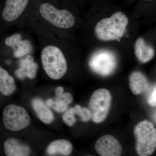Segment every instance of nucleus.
I'll return each instance as SVG.
<instances>
[{"mask_svg":"<svg viewBox=\"0 0 156 156\" xmlns=\"http://www.w3.org/2000/svg\"><path fill=\"white\" fill-rule=\"evenodd\" d=\"M73 96L69 92L62 93L56 95L55 99H53L52 107L54 110L58 112H63L68 109V105L72 102Z\"/></svg>","mask_w":156,"mask_h":156,"instance_id":"obj_17","label":"nucleus"},{"mask_svg":"<svg viewBox=\"0 0 156 156\" xmlns=\"http://www.w3.org/2000/svg\"><path fill=\"white\" fill-rule=\"evenodd\" d=\"M75 115L74 108H71L67 109L62 116L63 122L70 127L73 126L76 122V119L75 117Z\"/></svg>","mask_w":156,"mask_h":156,"instance_id":"obj_19","label":"nucleus"},{"mask_svg":"<svg viewBox=\"0 0 156 156\" xmlns=\"http://www.w3.org/2000/svg\"><path fill=\"white\" fill-rule=\"evenodd\" d=\"M89 64L94 72L107 76L115 71L117 66V58L115 54L109 50H98L92 54Z\"/></svg>","mask_w":156,"mask_h":156,"instance_id":"obj_7","label":"nucleus"},{"mask_svg":"<svg viewBox=\"0 0 156 156\" xmlns=\"http://www.w3.org/2000/svg\"><path fill=\"white\" fill-rule=\"evenodd\" d=\"M30 23L37 24L61 37L75 27L76 18L69 10L59 9L53 3L44 2L34 6L23 27Z\"/></svg>","mask_w":156,"mask_h":156,"instance_id":"obj_1","label":"nucleus"},{"mask_svg":"<svg viewBox=\"0 0 156 156\" xmlns=\"http://www.w3.org/2000/svg\"><path fill=\"white\" fill-rule=\"evenodd\" d=\"M148 103L152 107H155L156 105V86L154 87L152 92L148 99Z\"/></svg>","mask_w":156,"mask_h":156,"instance_id":"obj_20","label":"nucleus"},{"mask_svg":"<svg viewBox=\"0 0 156 156\" xmlns=\"http://www.w3.org/2000/svg\"><path fill=\"white\" fill-rule=\"evenodd\" d=\"M95 148L98 153L102 156H119L122 152V146L116 138L109 134L98 140Z\"/></svg>","mask_w":156,"mask_h":156,"instance_id":"obj_9","label":"nucleus"},{"mask_svg":"<svg viewBox=\"0 0 156 156\" xmlns=\"http://www.w3.org/2000/svg\"><path fill=\"white\" fill-rule=\"evenodd\" d=\"M129 86L132 93L138 95L145 92L149 87L147 78L140 72H134L129 77Z\"/></svg>","mask_w":156,"mask_h":156,"instance_id":"obj_16","label":"nucleus"},{"mask_svg":"<svg viewBox=\"0 0 156 156\" xmlns=\"http://www.w3.org/2000/svg\"><path fill=\"white\" fill-rule=\"evenodd\" d=\"M73 108L75 114L77 115L83 122H88L91 119L92 115L89 108H82L80 105H76Z\"/></svg>","mask_w":156,"mask_h":156,"instance_id":"obj_18","label":"nucleus"},{"mask_svg":"<svg viewBox=\"0 0 156 156\" xmlns=\"http://www.w3.org/2000/svg\"><path fill=\"white\" fill-rule=\"evenodd\" d=\"M63 92H64V89L62 87H56V89H55L56 95H60Z\"/></svg>","mask_w":156,"mask_h":156,"instance_id":"obj_21","label":"nucleus"},{"mask_svg":"<svg viewBox=\"0 0 156 156\" xmlns=\"http://www.w3.org/2000/svg\"><path fill=\"white\" fill-rule=\"evenodd\" d=\"M53 99H48V100H47L46 102V105H47L49 107H52V105H53Z\"/></svg>","mask_w":156,"mask_h":156,"instance_id":"obj_22","label":"nucleus"},{"mask_svg":"<svg viewBox=\"0 0 156 156\" xmlns=\"http://www.w3.org/2000/svg\"><path fill=\"white\" fill-rule=\"evenodd\" d=\"M4 43L11 50L15 58H22L31 54L34 50L33 44L30 39L24 37L21 33H15L6 37Z\"/></svg>","mask_w":156,"mask_h":156,"instance_id":"obj_8","label":"nucleus"},{"mask_svg":"<svg viewBox=\"0 0 156 156\" xmlns=\"http://www.w3.org/2000/svg\"><path fill=\"white\" fill-rule=\"evenodd\" d=\"M134 134L137 154L140 156L152 154L156 147V130L152 123L142 121L135 126Z\"/></svg>","mask_w":156,"mask_h":156,"instance_id":"obj_4","label":"nucleus"},{"mask_svg":"<svg viewBox=\"0 0 156 156\" xmlns=\"http://www.w3.org/2000/svg\"><path fill=\"white\" fill-rule=\"evenodd\" d=\"M17 86L14 78L7 70L0 66V92L5 96L12 95Z\"/></svg>","mask_w":156,"mask_h":156,"instance_id":"obj_15","label":"nucleus"},{"mask_svg":"<svg viewBox=\"0 0 156 156\" xmlns=\"http://www.w3.org/2000/svg\"><path fill=\"white\" fill-rule=\"evenodd\" d=\"M112 96L105 89H97L92 94L89 103V109L94 122H102L106 119L110 108Z\"/></svg>","mask_w":156,"mask_h":156,"instance_id":"obj_6","label":"nucleus"},{"mask_svg":"<svg viewBox=\"0 0 156 156\" xmlns=\"http://www.w3.org/2000/svg\"><path fill=\"white\" fill-rule=\"evenodd\" d=\"M31 0H6L1 13L3 23L7 26L23 27L35 6Z\"/></svg>","mask_w":156,"mask_h":156,"instance_id":"obj_3","label":"nucleus"},{"mask_svg":"<svg viewBox=\"0 0 156 156\" xmlns=\"http://www.w3.org/2000/svg\"><path fill=\"white\" fill-rule=\"evenodd\" d=\"M73 149V144L69 140L58 139L50 143L46 151L49 155L69 156L72 153Z\"/></svg>","mask_w":156,"mask_h":156,"instance_id":"obj_14","label":"nucleus"},{"mask_svg":"<svg viewBox=\"0 0 156 156\" xmlns=\"http://www.w3.org/2000/svg\"><path fill=\"white\" fill-rule=\"evenodd\" d=\"M129 20L122 11H117L111 17L100 20L94 28L95 36L102 41H119L124 36Z\"/></svg>","mask_w":156,"mask_h":156,"instance_id":"obj_2","label":"nucleus"},{"mask_svg":"<svg viewBox=\"0 0 156 156\" xmlns=\"http://www.w3.org/2000/svg\"><path fill=\"white\" fill-rule=\"evenodd\" d=\"M5 128L12 131H18L27 128L30 123L28 113L24 108L14 104L7 105L3 112Z\"/></svg>","mask_w":156,"mask_h":156,"instance_id":"obj_5","label":"nucleus"},{"mask_svg":"<svg viewBox=\"0 0 156 156\" xmlns=\"http://www.w3.org/2000/svg\"><path fill=\"white\" fill-rule=\"evenodd\" d=\"M4 149L8 156H27L31 152L29 145L14 138H9L5 141Z\"/></svg>","mask_w":156,"mask_h":156,"instance_id":"obj_11","label":"nucleus"},{"mask_svg":"<svg viewBox=\"0 0 156 156\" xmlns=\"http://www.w3.org/2000/svg\"><path fill=\"white\" fill-rule=\"evenodd\" d=\"M144 1H151V0H144Z\"/></svg>","mask_w":156,"mask_h":156,"instance_id":"obj_23","label":"nucleus"},{"mask_svg":"<svg viewBox=\"0 0 156 156\" xmlns=\"http://www.w3.org/2000/svg\"><path fill=\"white\" fill-rule=\"evenodd\" d=\"M39 65L34 60L31 54L20 58L18 62V67L14 72L18 79L23 80L26 78L33 80L36 77Z\"/></svg>","mask_w":156,"mask_h":156,"instance_id":"obj_10","label":"nucleus"},{"mask_svg":"<svg viewBox=\"0 0 156 156\" xmlns=\"http://www.w3.org/2000/svg\"><path fill=\"white\" fill-rule=\"evenodd\" d=\"M31 105L42 122L46 124H50L53 122L54 116L53 112L41 98H34L32 100Z\"/></svg>","mask_w":156,"mask_h":156,"instance_id":"obj_13","label":"nucleus"},{"mask_svg":"<svg viewBox=\"0 0 156 156\" xmlns=\"http://www.w3.org/2000/svg\"><path fill=\"white\" fill-rule=\"evenodd\" d=\"M134 53L140 62L146 63L154 58L155 50L151 46L146 43L144 39L139 37L135 42Z\"/></svg>","mask_w":156,"mask_h":156,"instance_id":"obj_12","label":"nucleus"}]
</instances>
